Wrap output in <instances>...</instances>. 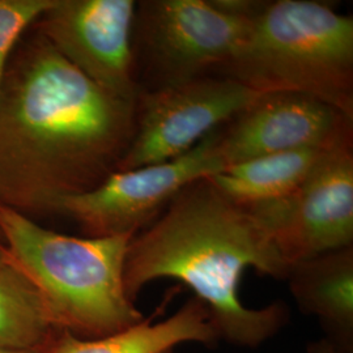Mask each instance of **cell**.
<instances>
[{
	"label": "cell",
	"mask_w": 353,
	"mask_h": 353,
	"mask_svg": "<svg viewBox=\"0 0 353 353\" xmlns=\"http://www.w3.org/2000/svg\"><path fill=\"white\" fill-rule=\"evenodd\" d=\"M135 102L94 84L38 30L19 42L0 81V205L51 212L101 185L128 148Z\"/></svg>",
	"instance_id": "6da1fadb"
},
{
	"label": "cell",
	"mask_w": 353,
	"mask_h": 353,
	"mask_svg": "<svg viewBox=\"0 0 353 353\" xmlns=\"http://www.w3.org/2000/svg\"><path fill=\"white\" fill-rule=\"evenodd\" d=\"M248 268L285 280L290 265L252 210L230 202L203 178L181 190L131 239L125 285L135 301L154 280L182 281L205 305L219 341L256 348L287 325L290 310L281 301L245 306L239 290Z\"/></svg>",
	"instance_id": "7a4b0ae2"
},
{
	"label": "cell",
	"mask_w": 353,
	"mask_h": 353,
	"mask_svg": "<svg viewBox=\"0 0 353 353\" xmlns=\"http://www.w3.org/2000/svg\"><path fill=\"white\" fill-rule=\"evenodd\" d=\"M0 232L8 259L34 284L58 330L97 339L144 319L125 285L131 236L72 237L4 205Z\"/></svg>",
	"instance_id": "3957f363"
},
{
	"label": "cell",
	"mask_w": 353,
	"mask_h": 353,
	"mask_svg": "<svg viewBox=\"0 0 353 353\" xmlns=\"http://www.w3.org/2000/svg\"><path fill=\"white\" fill-rule=\"evenodd\" d=\"M216 75L259 93L305 94L353 119V17L313 0L265 1Z\"/></svg>",
	"instance_id": "277c9868"
},
{
	"label": "cell",
	"mask_w": 353,
	"mask_h": 353,
	"mask_svg": "<svg viewBox=\"0 0 353 353\" xmlns=\"http://www.w3.org/2000/svg\"><path fill=\"white\" fill-rule=\"evenodd\" d=\"M252 20L214 0H143L132 30L140 93L216 75L240 48Z\"/></svg>",
	"instance_id": "5b68a950"
},
{
	"label": "cell",
	"mask_w": 353,
	"mask_h": 353,
	"mask_svg": "<svg viewBox=\"0 0 353 353\" xmlns=\"http://www.w3.org/2000/svg\"><path fill=\"white\" fill-rule=\"evenodd\" d=\"M224 169L211 132L178 159L115 172L93 190L62 196L51 212L74 219L87 237H134L164 212L181 190Z\"/></svg>",
	"instance_id": "8992f818"
},
{
	"label": "cell",
	"mask_w": 353,
	"mask_h": 353,
	"mask_svg": "<svg viewBox=\"0 0 353 353\" xmlns=\"http://www.w3.org/2000/svg\"><path fill=\"white\" fill-rule=\"evenodd\" d=\"M261 93L221 75L140 93L135 127L117 172L178 159L240 113Z\"/></svg>",
	"instance_id": "52a82bcc"
},
{
	"label": "cell",
	"mask_w": 353,
	"mask_h": 353,
	"mask_svg": "<svg viewBox=\"0 0 353 353\" xmlns=\"http://www.w3.org/2000/svg\"><path fill=\"white\" fill-rule=\"evenodd\" d=\"M249 208L288 265L353 246V144L327 152L288 198Z\"/></svg>",
	"instance_id": "ba28073f"
},
{
	"label": "cell",
	"mask_w": 353,
	"mask_h": 353,
	"mask_svg": "<svg viewBox=\"0 0 353 353\" xmlns=\"http://www.w3.org/2000/svg\"><path fill=\"white\" fill-rule=\"evenodd\" d=\"M134 0H54L38 32L65 61L117 97L137 101Z\"/></svg>",
	"instance_id": "9c48e42d"
},
{
	"label": "cell",
	"mask_w": 353,
	"mask_h": 353,
	"mask_svg": "<svg viewBox=\"0 0 353 353\" xmlns=\"http://www.w3.org/2000/svg\"><path fill=\"white\" fill-rule=\"evenodd\" d=\"M225 166L279 152L353 143V119L326 102L290 93H261L214 131Z\"/></svg>",
	"instance_id": "30bf717a"
},
{
	"label": "cell",
	"mask_w": 353,
	"mask_h": 353,
	"mask_svg": "<svg viewBox=\"0 0 353 353\" xmlns=\"http://www.w3.org/2000/svg\"><path fill=\"white\" fill-rule=\"evenodd\" d=\"M285 280L303 313L316 316L328 339L353 352V246L293 263Z\"/></svg>",
	"instance_id": "8fae6325"
},
{
	"label": "cell",
	"mask_w": 353,
	"mask_h": 353,
	"mask_svg": "<svg viewBox=\"0 0 353 353\" xmlns=\"http://www.w3.org/2000/svg\"><path fill=\"white\" fill-rule=\"evenodd\" d=\"M157 314L159 312L132 327L97 339H81L59 331L48 353H161L185 343L214 345L219 341L208 310L196 297L166 319L154 321Z\"/></svg>",
	"instance_id": "7c38bea8"
},
{
	"label": "cell",
	"mask_w": 353,
	"mask_h": 353,
	"mask_svg": "<svg viewBox=\"0 0 353 353\" xmlns=\"http://www.w3.org/2000/svg\"><path fill=\"white\" fill-rule=\"evenodd\" d=\"M336 147L272 153L229 166L207 178L221 195L243 207L278 202L299 189L323 156Z\"/></svg>",
	"instance_id": "4fadbf2b"
},
{
	"label": "cell",
	"mask_w": 353,
	"mask_h": 353,
	"mask_svg": "<svg viewBox=\"0 0 353 353\" xmlns=\"http://www.w3.org/2000/svg\"><path fill=\"white\" fill-rule=\"evenodd\" d=\"M59 331L34 284L7 259L0 268V348H42Z\"/></svg>",
	"instance_id": "5bb4252c"
},
{
	"label": "cell",
	"mask_w": 353,
	"mask_h": 353,
	"mask_svg": "<svg viewBox=\"0 0 353 353\" xmlns=\"http://www.w3.org/2000/svg\"><path fill=\"white\" fill-rule=\"evenodd\" d=\"M54 0H0V81L14 48Z\"/></svg>",
	"instance_id": "9a60e30c"
},
{
	"label": "cell",
	"mask_w": 353,
	"mask_h": 353,
	"mask_svg": "<svg viewBox=\"0 0 353 353\" xmlns=\"http://www.w3.org/2000/svg\"><path fill=\"white\" fill-rule=\"evenodd\" d=\"M307 353H353L344 350L339 344H336L335 341L325 338V339H319V341H312L307 345Z\"/></svg>",
	"instance_id": "2e32d148"
},
{
	"label": "cell",
	"mask_w": 353,
	"mask_h": 353,
	"mask_svg": "<svg viewBox=\"0 0 353 353\" xmlns=\"http://www.w3.org/2000/svg\"><path fill=\"white\" fill-rule=\"evenodd\" d=\"M50 343L46 347L37 348V350H8V348H0V353H48V348H49Z\"/></svg>",
	"instance_id": "e0dca14e"
},
{
	"label": "cell",
	"mask_w": 353,
	"mask_h": 353,
	"mask_svg": "<svg viewBox=\"0 0 353 353\" xmlns=\"http://www.w3.org/2000/svg\"><path fill=\"white\" fill-rule=\"evenodd\" d=\"M7 252H6V246L0 245V268L7 262Z\"/></svg>",
	"instance_id": "ac0fdd59"
},
{
	"label": "cell",
	"mask_w": 353,
	"mask_h": 353,
	"mask_svg": "<svg viewBox=\"0 0 353 353\" xmlns=\"http://www.w3.org/2000/svg\"><path fill=\"white\" fill-rule=\"evenodd\" d=\"M0 245H4V242H3V237H1V232H0Z\"/></svg>",
	"instance_id": "d6986e66"
},
{
	"label": "cell",
	"mask_w": 353,
	"mask_h": 353,
	"mask_svg": "<svg viewBox=\"0 0 353 353\" xmlns=\"http://www.w3.org/2000/svg\"><path fill=\"white\" fill-rule=\"evenodd\" d=\"M161 353H174V350H168V351H165V352Z\"/></svg>",
	"instance_id": "ffe728a7"
}]
</instances>
